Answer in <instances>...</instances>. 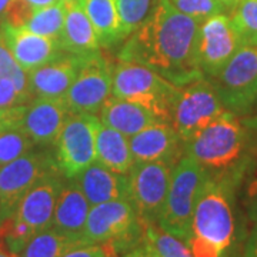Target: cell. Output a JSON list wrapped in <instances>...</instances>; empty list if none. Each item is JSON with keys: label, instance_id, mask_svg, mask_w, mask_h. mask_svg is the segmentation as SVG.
Returning <instances> with one entry per match:
<instances>
[{"label": "cell", "instance_id": "cell-35", "mask_svg": "<svg viewBox=\"0 0 257 257\" xmlns=\"http://www.w3.org/2000/svg\"><path fill=\"white\" fill-rule=\"evenodd\" d=\"M35 8H32L25 0H12L5 13L3 22L12 28H25L29 19L32 18Z\"/></svg>", "mask_w": 257, "mask_h": 257}, {"label": "cell", "instance_id": "cell-8", "mask_svg": "<svg viewBox=\"0 0 257 257\" xmlns=\"http://www.w3.org/2000/svg\"><path fill=\"white\" fill-rule=\"evenodd\" d=\"M100 124L97 114L69 113L56 140L55 159L66 179H76L96 162V133Z\"/></svg>", "mask_w": 257, "mask_h": 257}, {"label": "cell", "instance_id": "cell-2", "mask_svg": "<svg viewBox=\"0 0 257 257\" xmlns=\"http://www.w3.org/2000/svg\"><path fill=\"white\" fill-rule=\"evenodd\" d=\"M244 175L207 173L184 241L193 257L233 256L241 237L236 196Z\"/></svg>", "mask_w": 257, "mask_h": 257}, {"label": "cell", "instance_id": "cell-32", "mask_svg": "<svg viewBox=\"0 0 257 257\" xmlns=\"http://www.w3.org/2000/svg\"><path fill=\"white\" fill-rule=\"evenodd\" d=\"M0 77H6L15 83L19 92L22 93V96L29 103L33 100L30 87H29L28 72H25L19 66L8 46L5 45V42L2 40V37H0Z\"/></svg>", "mask_w": 257, "mask_h": 257}, {"label": "cell", "instance_id": "cell-21", "mask_svg": "<svg viewBox=\"0 0 257 257\" xmlns=\"http://www.w3.org/2000/svg\"><path fill=\"white\" fill-rule=\"evenodd\" d=\"M99 120L128 139L159 119L136 103L110 96L99 111Z\"/></svg>", "mask_w": 257, "mask_h": 257}, {"label": "cell", "instance_id": "cell-3", "mask_svg": "<svg viewBox=\"0 0 257 257\" xmlns=\"http://www.w3.org/2000/svg\"><path fill=\"white\" fill-rule=\"evenodd\" d=\"M184 155L209 175L246 173L251 156L243 119L226 110L184 143Z\"/></svg>", "mask_w": 257, "mask_h": 257}, {"label": "cell", "instance_id": "cell-45", "mask_svg": "<svg viewBox=\"0 0 257 257\" xmlns=\"http://www.w3.org/2000/svg\"><path fill=\"white\" fill-rule=\"evenodd\" d=\"M62 3H64L66 6H69V5H80V6H83V2L84 0H60Z\"/></svg>", "mask_w": 257, "mask_h": 257}, {"label": "cell", "instance_id": "cell-23", "mask_svg": "<svg viewBox=\"0 0 257 257\" xmlns=\"http://www.w3.org/2000/svg\"><path fill=\"white\" fill-rule=\"evenodd\" d=\"M96 162L114 173L128 175L135 165L128 139L100 123L96 133Z\"/></svg>", "mask_w": 257, "mask_h": 257}, {"label": "cell", "instance_id": "cell-27", "mask_svg": "<svg viewBox=\"0 0 257 257\" xmlns=\"http://www.w3.org/2000/svg\"><path fill=\"white\" fill-rule=\"evenodd\" d=\"M143 240L159 257H193L183 240L163 230L157 223L145 224Z\"/></svg>", "mask_w": 257, "mask_h": 257}, {"label": "cell", "instance_id": "cell-20", "mask_svg": "<svg viewBox=\"0 0 257 257\" xmlns=\"http://www.w3.org/2000/svg\"><path fill=\"white\" fill-rule=\"evenodd\" d=\"M74 180L90 206L117 199H128L127 175L114 173L97 162L83 170Z\"/></svg>", "mask_w": 257, "mask_h": 257}, {"label": "cell", "instance_id": "cell-15", "mask_svg": "<svg viewBox=\"0 0 257 257\" xmlns=\"http://www.w3.org/2000/svg\"><path fill=\"white\" fill-rule=\"evenodd\" d=\"M0 37L25 72L35 70L64 53L59 42L25 28H12L5 22L0 25Z\"/></svg>", "mask_w": 257, "mask_h": 257}, {"label": "cell", "instance_id": "cell-13", "mask_svg": "<svg viewBox=\"0 0 257 257\" xmlns=\"http://www.w3.org/2000/svg\"><path fill=\"white\" fill-rule=\"evenodd\" d=\"M243 45L227 13H217L203 20L197 33V59L203 76L214 77Z\"/></svg>", "mask_w": 257, "mask_h": 257}, {"label": "cell", "instance_id": "cell-16", "mask_svg": "<svg viewBox=\"0 0 257 257\" xmlns=\"http://www.w3.org/2000/svg\"><path fill=\"white\" fill-rule=\"evenodd\" d=\"M128 145L135 162L166 160L176 165L184 155V142L175 127L163 120H156L128 138Z\"/></svg>", "mask_w": 257, "mask_h": 257}, {"label": "cell", "instance_id": "cell-1", "mask_svg": "<svg viewBox=\"0 0 257 257\" xmlns=\"http://www.w3.org/2000/svg\"><path fill=\"white\" fill-rule=\"evenodd\" d=\"M200 23L170 0H157L146 22L124 40L117 59L143 64L179 87L202 79L197 59Z\"/></svg>", "mask_w": 257, "mask_h": 257}, {"label": "cell", "instance_id": "cell-42", "mask_svg": "<svg viewBox=\"0 0 257 257\" xmlns=\"http://www.w3.org/2000/svg\"><path fill=\"white\" fill-rule=\"evenodd\" d=\"M25 2H28L29 5L35 9H40V8H47V6L56 5L60 0H25Z\"/></svg>", "mask_w": 257, "mask_h": 257}, {"label": "cell", "instance_id": "cell-34", "mask_svg": "<svg viewBox=\"0 0 257 257\" xmlns=\"http://www.w3.org/2000/svg\"><path fill=\"white\" fill-rule=\"evenodd\" d=\"M241 182H244L243 206L246 216L251 223H257V159L251 157V162Z\"/></svg>", "mask_w": 257, "mask_h": 257}, {"label": "cell", "instance_id": "cell-44", "mask_svg": "<svg viewBox=\"0 0 257 257\" xmlns=\"http://www.w3.org/2000/svg\"><path fill=\"white\" fill-rule=\"evenodd\" d=\"M12 0H0V25L3 23V19H5V13L8 10V6Z\"/></svg>", "mask_w": 257, "mask_h": 257}, {"label": "cell", "instance_id": "cell-9", "mask_svg": "<svg viewBox=\"0 0 257 257\" xmlns=\"http://www.w3.org/2000/svg\"><path fill=\"white\" fill-rule=\"evenodd\" d=\"M227 110L207 77L179 87L170 124L184 143Z\"/></svg>", "mask_w": 257, "mask_h": 257}, {"label": "cell", "instance_id": "cell-36", "mask_svg": "<svg viewBox=\"0 0 257 257\" xmlns=\"http://www.w3.org/2000/svg\"><path fill=\"white\" fill-rule=\"evenodd\" d=\"M28 103L29 101L22 96L15 83L6 77H0V110L23 106Z\"/></svg>", "mask_w": 257, "mask_h": 257}, {"label": "cell", "instance_id": "cell-46", "mask_svg": "<svg viewBox=\"0 0 257 257\" xmlns=\"http://www.w3.org/2000/svg\"><path fill=\"white\" fill-rule=\"evenodd\" d=\"M0 257H18V256H13V254H10L8 251H5V250H2L0 248Z\"/></svg>", "mask_w": 257, "mask_h": 257}, {"label": "cell", "instance_id": "cell-41", "mask_svg": "<svg viewBox=\"0 0 257 257\" xmlns=\"http://www.w3.org/2000/svg\"><path fill=\"white\" fill-rule=\"evenodd\" d=\"M123 257H159L152 250V247L147 244V243H145V240L139 244V246H136L135 248H132L128 253H126Z\"/></svg>", "mask_w": 257, "mask_h": 257}, {"label": "cell", "instance_id": "cell-39", "mask_svg": "<svg viewBox=\"0 0 257 257\" xmlns=\"http://www.w3.org/2000/svg\"><path fill=\"white\" fill-rule=\"evenodd\" d=\"M25 106L26 104L0 110V132L9 124L22 123V116H23V111H25Z\"/></svg>", "mask_w": 257, "mask_h": 257}, {"label": "cell", "instance_id": "cell-26", "mask_svg": "<svg viewBox=\"0 0 257 257\" xmlns=\"http://www.w3.org/2000/svg\"><path fill=\"white\" fill-rule=\"evenodd\" d=\"M64 19H66V5L59 2L47 8L35 9L25 29L40 36L60 42V37L63 35Z\"/></svg>", "mask_w": 257, "mask_h": 257}, {"label": "cell", "instance_id": "cell-10", "mask_svg": "<svg viewBox=\"0 0 257 257\" xmlns=\"http://www.w3.org/2000/svg\"><path fill=\"white\" fill-rule=\"evenodd\" d=\"M175 163L166 160L135 162L128 172V199L145 224L159 223Z\"/></svg>", "mask_w": 257, "mask_h": 257}, {"label": "cell", "instance_id": "cell-6", "mask_svg": "<svg viewBox=\"0 0 257 257\" xmlns=\"http://www.w3.org/2000/svg\"><path fill=\"white\" fill-rule=\"evenodd\" d=\"M206 177L207 172L186 155L173 167L165 207L157 224L183 241L189 236L194 206Z\"/></svg>", "mask_w": 257, "mask_h": 257}, {"label": "cell", "instance_id": "cell-33", "mask_svg": "<svg viewBox=\"0 0 257 257\" xmlns=\"http://www.w3.org/2000/svg\"><path fill=\"white\" fill-rule=\"evenodd\" d=\"M170 3L182 13L203 22L217 13H226L219 0H170Z\"/></svg>", "mask_w": 257, "mask_h": 257}, {"label": "cell", "instance_id": "cell-19", "mask_svg": "<svg viewBox=\"0 0 257 257\" xmlns=\"http://www.w3.org/2000/svg\"><path fill=\"white\" fill-rule=\"evenodd\" d=\"M90 203L74 179H66L56 202L52 227L76 243H83V231Z\"/></svg>", "mask_w": 257, "mask_h": 257}, {"label": "cell", "instance_id": "cell-4", "mask_svg": "<svg viewBox=\"0 0 257 257\" xmlns=\"http://www.w3.org/2000/svg\"><path fill=\"white\" fill-rule=\"evenodd\" d=\"M145 223L130 199H117L90 207L83 243L101 244L106 257L126 254L143 241Z\"/></svg>", "mask_w": 257, "mask_h": 257}, {"label": "cell", "instance_id": "cell-38", "mask_svg": "<svg viewBox=\"0 0 257 257\" xmlns=\"http://www.w3.org/2000/svg\"><path fill=\"white\" fill-rule=\"evenodd\" d=\"M241 119L247 128L248 153L251 157L257 159V116H244Z\"/></svg>", "mask_w": 257, "mask_h": 257}, {"label": "cell", "instance_id": "cell-40", "mask_svg": "<svg viewBox=\"0 0 257 257\" xmlns=\"http://www.w3.org/2000/svg\"><path fill=\"white\" fill-rule=\"evenodd\" d=\"M243 257H257V223H253L251 231L246 239Z\"/></svg>", "mask_w": 257, "mask_h": 257}, {"label": "cell", "instance_id": "cell-17", "mask_svg": "<svg viewBox=\"0 0 257 257\" xmlns=\"http://www.w3.org/2000/svg\"><path fill=\"white\" fill-rule=\"evenodd\" d=\"M89 56V55H87ZM87 56L62 53L55 60L28 72L33 99H63Z\"/></svg>", "mask_w": 257, "mask_h": 257}, {"label": "cell", "instance_id": "cell-37", "mask_svg": "<svg viewBox=\"0 0 257 257\" xmlns=\"http://www.w3.org/2000/svg\"><path fill=\"white\" fill-rule=\"evenodd\" d=\"M62 257H106V251L101 244L79 243L69 248Z\"/></svg>", "mask_w": 257, "mask_h": 257}, {"label": "cell", "instance_id": "cell-5", "mask_svg": "<svg viewBox=\"0 0 257 257\" xmlns=\"http://www.w3.org/2000/svg\"><path fill=\"white\" fill-rule=\"evenodd\" d=\"M179 86L143 64L120 60L111 69V96L136 103L170 123Z\"/></svg>", "mask_w": 257, "mask_h": 257}, {"label": "cell", "instance_id": "cell-12", "mask_svg": "<svg viewBox=\"0 0 257 257\" xmlns=\"http://www.w3.org/2000/svg\"><path fill=\"white\" fill-rule=\"evenodd\" d=\"M113 64L100 52L86 57L74 82L63 96L69 113L97 114L111 96Z\"/></svg>", "mask_w": 257, "mask_h": 257}, {"label": "cell", "instance_id": "cell-18", "mask_svg": "<svg viewBox=\"0 0 257 257\" xmlns=\"http://www.w3.org/2000/svg\"><path fill=\"white\" fill-rule=\"evenodd\" d=\"M69 110L62 99H33L25 106L22 127L35 146L55 147Z\"/></svg>", "mask_w": 257, "mask_h": 257}, {"label": "cell", "instance_id": "cell-25", "mask_svg": "<svg viewBox=\"0 0 257 257\" xmlns=\"http://www.w3.org/2000/svg\"><path fill=\"white\" fill-rule=\"evenodd\" d=\"M74 244H79L53 227L37 231L20 251L19 257H62Z\"/></svg>", "mask_w": 257, "mask_h": 257}, {"label": "cell", "instance_id": "cell-47", "mask_svg": "<svg viewBox=\"0 0 257 257\" xmlns=\"http://www.w3.org/2000/svg\"><path fill=\"white\" fill-rule=\"evenodd\" d=\"M247 116H257V101H256V104L253 106V109L250 110V113H248Z\"/></svg>", "mask_w": 257, "mask_h": 257}, {"label": "cell", "instance_id": "cell-11", "mask_svg": "<svg viewBox=\"0 0 257 257\" xmlns=\"http://www.w3.org/2000/svg\"><path fill=\"white\" fill-rule=\"evenodd\" d=\"M55 156L33 152L0 167V221L12 216L23 196L47 173L57 172ZM60 172V170H59Z\"/></svg>", "mask_w": 257, "mask_h": 257}, {"label": "cell", "instance_id": "cell-30", "mask_svg": "<svg viewBox=\"0 0 257 257\" xmlns=\"http://www.w3.org/2000/svg\"><path fill=\"white\" fill-rule=\"evenodd\" d=\"M33 234L36 233L28 224L19 220L13 213L12 216L0 221V248L19 257L20 251L33 237Z\"/></svg>", "mask_w": 257, "mask_h": 257}, {"label": "cell", "instance_id": "cell-31", "mask_svg": "<svg viewBox=\"0 0 257 257\" xmlns=\"http://www.w3.org/2000/svg\"><path fill=\"white\" fill-rule=\"evenodd\" d=\"M229 16L243 43L257 46V0H239Z\"/></svg>", "mask_w": 257, "mask_h": 257}, {"label": "cell", "instance_id": "cell-43", "mask_svg": "<svg viewBox=\"0 0 257 257\" xmlns=\"http://www.w3.org/2000/svg\"><path fill=\"white\" fill-rule=\"evenodd\" d=\"M221 5L224 6V9H226V12H231V10L236 8V5L239 3V0H219Z\"/></svg>", "mask_w": 257, "mask_h": 257}, {"label": "cell", "instance_id": "cell-28", "mask_svg": "<svg viewBox=\"0 0 257 257\" xmlns=\"http://www.w3.org/2000/svg\"><path fill=\"white\" fill-rule=\"evenodd\" d=\"M124 40L136 32L152 15L157 0H113Z\"/></svg>", "mask_w": 257, "mask_h": 257}, {"label": "cell", "instance_id": "cell-24", "mask_svg": "<svg viewBox=\"0 0 257 257\" xmlns=\"http://www.w3.org/2000/svg\"><path fill=\"white\" fill-rule=\"evenodd\" d=\"M83 9L92 22L100 47H113L124 40L113 0H84Z\"/></svg>", "mask_w": 257, "mask_h": 257}, {"label": "cell", "instance_id": "cell-29", "mask_svg": "<svg viewBox=\"0 0 257 257\" xmlns=\"http://www.w3.org/2000/svg\"><path fill=\"white\" fill-rule=\"evenodd\" d=\"M33 147V140L20 123L6 126L0 132V167L26 155Z\"/></svg>", "mask_w": 257, "mask_h": 257}, {"label": "cell", "instance_id": "cell-7", "mask_svg": "<svg viewBox=\"0 0 257 257\" xmlns=\"http://www.w3.org/2000/svg\"><path fill=\"white\" fill-rule=\"evenodd\" d=\"M223 106L240 117L257 101V46L243 45L214 77L209 79Z\"/></svg>", "mask_w": 257, "mask_h": 257}, {"label": "cell", "instance_id": "cell-22", "mask_svg": "<svg viewBox=\"0 0 257 257\" xmlns=\"http://www.w3.org/2000/svg\"><path fill=\"white\" fill-rule=\"evenodd\" d=\"M60 47L66 53L87 56L100 52V43L93 29L90 19L80 5L66 6L63 35L60 37Z\"/></svg>", "mask_w": 257, "mask_h": 257}, {"label": "cell", "instance_id": "cell-14", "mask_svg": "<svg viewBox=\"0 0 257 257\" xmlns=\"http://www.w3.org/2000/svg\"><path fill=\"white\" fill-rule=\"evenodd\" d=\"M64 177L59 170L43 176L16 207V217L28 224L35 233L52 227L56 202L63 187Z\"/></svg>", "mask_w": 257, "mask_h": 257}]
</instances>
